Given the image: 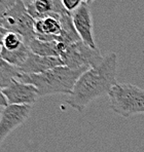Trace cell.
<instances>
[{"instance_id": "1", "label": "cell", "mask_w": 144, "mask_h": 152, "mask_svg": "<svg viewBox=\"0 0 144 152\" xmlns=\"http://www.w3.org/2000/svg\"><path fill=\"white\" fill-rule=\"evenodd\" d=\"M118 55L109 53L103 57L98 66L87 69L76 81L67 104L82 112L94 100L108 95L111 88L118 83Z\"/></svg>"}, {"instance_id": "2", "label": "cell", "mask_w": 144, "mask_h": 152, "mask_svg": "<svg viewBox=\"0 0 144 152\" xmlns=\"http://www.w3.org/2000/svg\"><path fill=\"white\" fill-rule=\"evenodd\" d=\"M84 71L87 70H73L66 66H59L39 74H20L17 80L34 86L39 97L57 94L71 95L76 81Z\"/></svg>"}, {"instance_id": "3", "label": "cell", "mask_w": 144, "mask_h": 152, "mask_svg": "<svg viewBox=\"0 0 144 152\" xmlns=\"http://www.w3.org/2000/svg\"><path fill=\"white\" fill-rule=\"evenodd\" d=\"M110 108L123 117L144 114V89L131 83H116L108 94Z\"/></svg>"}, {"instance_id": "4", "label": "cell", "mask_w": 144, "mask_h": 152, "mask_svg": "<svg viewBox=\"0 0 144 152\" xmlns=\"http://www.w3.org/2000/svg\"><path fill=\"white\" fill-rule=\"evenodd\" d=\"M59 46L60 58L64 66L73 70H87L98 66L103 60L98 48H91L82 40L70 44L59 43Z\"/></svg>"}, {"instance_id": "5", "label": "cell", "mask_w": 144, "mask_h": 152, "mask_svg": "<svg viewBox=\"0 0 144 152\" xmlns=\"http://www.w3.org/2000/svg\"><path fill=\"white\" fill-rule=\"evenodd\" d=\"M34 22L23 0H17L12 7L0 18V25L10 32L22 36L25 43L35 37Z\"/></svg>"}, {"instance_id": "6", "label": "cell", "mask_w": 144, "mask_h": 152, "mask_svg": "<svg viewBox=\"0 0 144 152\" xmlns=\"http://www.w3.org/2000/svg\"><path fill=\"white\" fill-rule=\"evenodd\" d=\"M32 106L28 105H7L0 113V145L7 136L29 118Z\"/></svg>"}, {"instance_id": "7", "label": "cell", "mask_w": 144, "mask_h": 152, "mask_svg": "<svg viewBox=\"0 0 144 152\" xmlns=\"http://www.w3.org/2000/svg\"><path fill=\"white\" fill-rule=\"evenodd\" d=\"M8 105H28L32 106L39 97L37 88L30 83H24L15 79L10 86L2 88Z\"/></svg>"}, {"instance_id": "8", "label": "cell", "mask_w": 144, "mask_h": 152, "mask_svg": "<svg viewBox=\"0 0 144 152\" xmlns=\"http://www.w3.org/2000/svg\"><path fill=\"white\" fill-rule=\"evenodd\" d=\"M72 21L82 41L91 48H98L94 38L93 18L89 4L84 2L75 12H72Z\"/></svg>"}, {"instance_id": "9", "label": "cell", "mask_w": 144, "mask_h": 152, "mask_svg": "<svg viewBox=\"0 0 144 152\" xmlns=\"http://www.w3.org/2000/svg\"><path fill=\"white\" fill-rule=\"evenodd\" d=\"M59 66H64L60 57H42L31 51L26 62L18 70L21 74L31 75L43 73Z\"/></svg>"}, {"instance_id": "10", "label": "cell", "mask_w": 144, "mask_h": 152, "mask_svg": "<svg viewBox=\"0 0 144 152\" xmlns=\"http://www.w3.org/2000/svg\"><path fill=\"white\" fill-rule=\"evenodd\" d=\"M60 18V13L51 12L44 15L43 18L34 20L35 33L39 35H46V36H60L62 32Z\"/></svg>"}, {"instance_id": "11", "label": "cell", "mask_w": 144, "mask_h": 152, "mask_svg": "<svg viewBox=\"0 0 144 152\" xmlns=\"http://www.w3.org/2000/svg\"><path fill=\"white\" fill-rule=\"evenodd\" d=\"M26 44L35 55L42 56V57H60L59 42L42 41L34 37Z\"/></svg>"}, {"instance_id": "12", "label": "cell", "mask_w": 144, "mask_h": 152, "mask_svg": "<svg viewBox=\"0 0 144 152\" xmlns=\"http://www.w3.org/2000/svg\"><path fill=\"white\" fill-rule=\"evenodd\" d=\"M30 53H31L30 48H28V45L25 42L19 48L13 50H8L3 48H0V55L3 58L4 61L7 62L12 66L15 67L17 69H19L26 62V60L28 59Z\"/></svg>"}, {"instance_id": "13", "label": "cell", "mask_w": 144, "mask_h": 152, "mask_svg": "<svg viewBox=\"0 0 144 152\" xmlns=\"http://www.w3.org/2000/svg\"><path fill=\"white\" fill-rule=\"evenodd\" d=\"M20 74L19 70L4 61L0 55V88H4L10 86L12 80L18 79Z\"/></svg>"}, {"instance_id": "14", "label": "cell", "mask_w": 144, "mask_h": 152, "mask_svg": "<svg viewBox=\"0 0 144 152\" xmlns=\"http://www.w3.org/2000/svg\"><path fill=\"white\" fill-rule=\"evenodd\" d=\"M23 43H24V40H23V38H22V36H20L17 33H13L10 31L8 34L6 35L5 39H4L2 48L8 50H13L19 48Z\"/></svg>"}, {"instance_id": "15", "label": "cell", "mask_w": 144, "mask_h": 152, "mask_svg": "<svg viewBox=\"0 0 144 152\" xmlns=\"http://www.w3.org/2000/svg\"><path fill=\"white\" fill-rule=\"evenodd\" d=\"M62 1V5L65 8V10L68 12H74L84 2L82 0H61Z\"/></svg>"}, {"instance_id": "16", "label": "cell", "mask_w": 144, "mask_h": 152, "mask_svg": "<svg viewBox=\"0 0 144 152\" xmlns=\"http://www.w3.org/2000/svg\"><path fill=\"white\" fill-rule=\"evenodd\" d=\"M17 0H0V18L15 3Z\"/></svg>"}, {"instance_id": "17", "label": "cell", "mask_w": 144, "mask_h": 152, "mask_svg": "<svg viewBox=\"0 0 144 152\" xmlns=\"http://www.w3.org/2000/svg\"><path fill=\"white\" fill-rule=\"evenodd\" d=\"M8 32H10V31H8L7 29H5L4 27H2L0 25V48H2V45H3V41H4V39H5L6 35L8 34Z\"/></svg>"}, {"instance_id": "18", "label": "cell", "mask_w": 144, "mask_h": 152, "mask_svg": "<svg viewBox=\"0 0 144 152\" xmlns=\"http://www.w3.org/2000/svg\"><path fill=\"white\" fill-rule=\"evenodd\" d=\"M8 105L7 101H6L5 96L3 95V91H2V88H0V107H6Z\"/></svg>"}, {"instance_id": "19", "label": "cell", "mask_w": 144, "mask_h": 152, "mask_svg": "<svg viewBox=\"0 0 144 152\" xmlns=\"http://www.w3.org/2000/svg\"><path fill=\"white\" fill-rule=\"evenodd\" d=\"M23 1L25 2V3H29V2H31V1H32V0H23Z\"/></svg>"}, {"instance_id": "20", "label": "cell", "mask_w": 144, "mask_h": 152, "mask_svg": "<svg viewBox=\"0 0 144 152\" xmlns=\"http://www.w3.org/2000/svg\"><path fill=\"white\" fill-rule=\"evenodd\" d=\"M94 0H87V4H90V3H92V2H93Z\"/></svg>"}, {"instance_id": "21", "label": "cell", "mask_w": 144, "mask_h": 152, "mask_svg": "<svg viewBox=\"0 0 144 152\" xmlns=\"http://www.w3.org/2000/svg\"><path fill=\"white\" fill-rule=\"evenodd\" d=\"M82 2H84V3H87V0H82Z\"/></svg>"}]
</instances>
